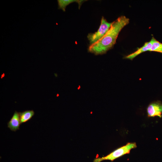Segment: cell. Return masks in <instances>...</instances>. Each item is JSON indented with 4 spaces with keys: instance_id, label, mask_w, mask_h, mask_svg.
<instances>
[{
    "instance_id": "6da1fadb",
    "label": "cell",
    "mask_w": 162,
    "mask_h": 162,
    "mask_svg": "<svg viewBox=\"0 0 162 162\" xmlns=\"http://www.w3.org/2000/svg\"><path fill=\"white\" fill-rule=\"evenodd\" d=\"M129 19L122 16L113 22L106 34L96 43L90 45L88 52L95 55L105 53L115 44L118 34L122 29L129 23Z\"/></svg>"
},
{
    "instance_id": "7a4b0ae2",
    "label": "cell",
    "mask_w": 162,
    "mask_h": 162,
    "mask_svg": "<svg viewBox=\"0 0 162 162\" xmlns=\"http://www.w3.org/2000/svg\"><path fill=\"white\" fill-rule=\"evenodd\" d=\"M136 147L135 142L128 143L125 145L117 149L105 157L95 159L94 162H100L105 160L112 161L124 154L129 153L131 149L135 148Z\"/></svg>"
},
{
    "instance_id": "3957f363",
    "label": "cell",
    "mask_w": 162,
    "mask_h": 162,
    "mask_svg": "<svg viewBox=\"0 0 162 162\" xmlns=\"http://www.w3.org/2000/svg\"><path fill=\"white\" fill-rule=\"evenodd\" d=\"M113 23L108 22L102 16L100 25L97 31L94 33L88 34L87 37L89 41L90 45L93 44L100 39L106 34L111 27Z\"/></svg>"
},
{
    "instance_id": "277c9868",
    "label": "cell",
    "mask_w": 162,
    "mask_h": 162,
    "mask_svg": "<svg viewBox=\"0 0 162 162\" xmlns=\"http://www.w3.org/2000/svg\"><path fill=\"white\" fill-rule=\"evenodd\" d=\"M147 112L149 117L158 116L160 117L162 113V104L158 102L151 104L148 107Z\"/></svg>"
},
{
    "instance_id": "5b68a950",
    "label": "cell",
    "mask_w": 162,
    "mask_h": 162,
    "mask_svg": "<svg viewBox=\"0 0 162 162\" xmlns=\"http://www.w3.org/2000/svg\"><path fill=\"white\" fill-rule=\"evenodd\" d=\"M21 124L19 112L15 111L7 123L8 127L11 131H16L19 129V127Z\"/></svg>"
},
{
    "instance_id": "8992f818",
    "label": "cell",
    "mask_w": 162,
    "mask_h": 162,
    "mask_svg": "<svg viewBox=\"0 0 162 162\" xmlns=\"http://www.w3.org/2000/svg\"><path fill=\"white\" fill-rule=\"evenodd\" d=\"M152 40L151 39L150 41L146 42L142 46L136 51L125 56V58L132 60L141 53L147 51H149L152 47Z\"/></svg>"
},
{
    "instance_id": "52a82bcc",
    "label": "cell",
    "mask_w": 162,
    "mask_h": 162,
    "mask_svg": "<svg viewBox=\"0 0 162 162\" xmlns=\"http://www.w3.org/2000/svg\"><path fill=\"white\" fill-rule=\"evenodd\" d=\"M85 0H57L58 9H62L63 11H65L67 6L70 4L76 2L79 4V8H80L81 4Z\"/></svg>"
},
{
    "instance_id": "ba28073f",
    "label": "cell",
    "mask_w": 162,
    "mask_h": 162,
    "mask_svg": "<svg viewBox=\"0 0 162 162\" xmlns=\"http://www.w3.org/2000/svg\"><path fill=\"white\" fill-rule=\"evenodd\" d=\"M21 124L26 122L30 120L34 115L33 110H27L22 112H19Z\"/></svg>"
},
{
    "instance_id": "9c48e42d",
    "label": "cell",
    "mask_w": 162,
    "mask_h": 162,
    "mask_svg": "<svg viewBox=\"0 0 162 162\" xmlns=\"http://www.w3.org/2000/svg\"><path fill=\"white\" fill-rule=\"evenodd\" d=\"M152 43L150 51H154L162 53V43L156 40L154 37L152 38Z\"/></svg>"
}]
</instances>
